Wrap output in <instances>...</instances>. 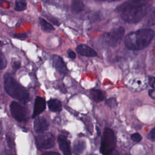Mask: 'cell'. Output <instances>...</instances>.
Instances as JSON below:
<instances>
[{
    "label": "cell",
    "instance_id": "6da1fadb",
    "mask_svg": "<svg viewBox=\"0 0 155 155\" xmlns=\"http://www.w3.org/2000/svg\"><path fill=\"white\" fill-rule=\"evenodd\" d=\"M147 0H127L117 6L115 11L126 22L134 24L141 21L148 12Z\"/></svg>",
    "mask_w": 155,
    "mask_h": 155
},
{
    "label": "cell",
    "instance_id": "7a4b0ae2",
    "mask_svg": "<svg viewBox=\"0 0 155 155\" xmlns=\"http://www.w3.org/2000/svg\"><path fill=\"white\" fill-rule=\"evenodd\" d=\"M154 31L150 28H142L128 34L125 38V45L131 50H140L147 47L152 41Z\"/></svg>",
    "mask_w": 155,
    "mask_h": 155
},
{
    "label": "cell",
    "instance_id": "3957f363",
    "mask_svg": "<svg viewBox=\"0 0 155 155\" xmlns=\"http://www.w3.org/2000/svg\"><path fill=\"white\" fill-rule=\"evenodd\" d=\"M4 88L11 97L18 100L22 104H26L29 100V94L27 90L21 85L9 73L4 76Z\"/></svg>",
    "mask_w": 155,
    "mask_h": 155
},
{
    "label": "cell",
    "instance_id": "277c9868",
    "mask_svg": "<svg viewBox=\"0 0 155 155\" xmlns=\"http://www.w3.org/2000/svg\"><path fill=\"white\" fill-rule=\"evenodd\" d=\"M116 138L113 131L110 128L104 130L100 151L104 155H107L115 150Z\"/></svg>",
    "mask_w": 155,
    "mask_h": 155
},
{
    "label": "cell",
    "instance_id": "5b68a950",
    "mask_svg": "<svg viewBox=\"0 0 155 155\" xmlns=\"http://www.w3.org/2000/svg\"><path fill=\"white\" fill-rule=\"evenodd\" d=\"M124 33L125 30L122 27L114 28L104 35V41L110 47H116L122 41Z\"/></svg>",
    "mask_w": 155,
    "mask_h": 155
},
{
    "label": "cell",
    "instance_id": "8992f818",
    "mask_svg": "<svg viewBox=\"0 0 155 155\" xmlns=\"http://www.w3.org/2000/svg\"><path fill=\"white\" fill-rule=\"evenodd\" d=\"M36 144L39 148H51L54 145V136L50 133H42L36 137Z\"/></svg>",
    "mask_w": 155,
    "mask_h": 155
},
{
    "label": "cell",
    "instance_id": "52a82bcc",
    "mask_svg": "<svg viewBox=\"0 0 155 155\" xmlns=\"http://www.w3.org/2000/svg\"><path fill=\"white\" fill-rule=\"evenodd\" d=\"M10 112L13 117L18 122H24L27 119L25 108L16 102H12L10 104Z\"/></svg>",
    "mask_w": 155,
    "mask_h": 155
},
{
    "label": "cell",
    "instance_id": "ba28073f",
    "mask_svg": "<svg viewBox=\"0 0 155 155\" xmlns=\"http://www.w3.org/2000/svg\"><path fill=\"white\" fill-rule=\"evenodd\" d=\"M52 64L56 70L61 74L65 75L68 73L67 67L61 57L54 55L52 57Z\"/></svg>",
    "mask_w": 155,
    "mask_h": 155
},
{
    "label": "cell",
    "instance_id": "9c48e42d",
    "mask_svg": "<svg viewBox=\"0 0 155 155\" xmlns=\"http://www.w3.org/2000/svg\"><path fill=\"white\" fill-rule=\"evenodd\" d=\"M49 124L47 119L43 117L36 118L33 123L35 131L38 133H42L46 131L48 128Z\"/></svg>",
    "mask_w": 155,
    "mask_h": 155
},
{
    "label": "cell",
    "instance_id": "30bf717a",
    "mask_svg": "<svg viewBox=\"0 0 155 155\" xmlns=\"http://www.w3.org/2000/svg\"><path fill=\"white\" fill-rule=\"evenodd\" d=\"M45 106L46 104L45 99L41 96L36 97L35 101L32 117L34 118L38 116L39 114H41L45 110Z\"/></svg>",
    "mask_w": 155,
    "mask_h": 155
},
{
    "label": "cell",
    "instance_id": "8fae6325",
    "mask_svg": "<svg viewBox=\"0 0 155 155\" xmlns=\"http://www.w3.org/2000/svg\"><path fill=\"white\" fill-rule=\"evenodd\" d=\"M76 51L79 54L87 57H95L97 53L91 47L85 44H80L76 48Z\"/></svg>",
    "mask_w": 155,
    "mask_h": 155
},
{
    "label": "cell",
    "instance_id": "7c38bea8",
    "mask_svg": "<svg viewBox=\"0 0 155 155\" xmlns=\"http://www.w3.org/2000/svg\"><path fill=\"white\" fill-rule=\"evenodd\" d=\"M58 142L59 148L64 155H71L68 143L64 136L59 135L58 137Z\"/></svg>",
    "mask_w": 155,
    "mask_h": 155
},
{
    "label": "cell",
    "instance_id": "4fadbf2b",
    "mask_svg": "<svg viewBox=\"0 0 155 155\" xmlns=\"http://www.w3.org/2000/svg\"><path fill=\"white\" fill-rule=\"evenodd\" d=\"M85 7V4L82 0H72L71 4V10L74 13L81 12Z\"/></svg>",
    "mask_w": 155,
    "mask_h": 155
},
{
    "label": "cell",
    "instance_id": "5bb4252c",
    "mask_svg": "<svg viewBox=\"0 0 155 155\" xmlns=\"http://www.w3.org/2000/svg\"><path fill=\"white\" fill-rule=\"evenodd\" d=\"M49 109L54 112H58L62 110V104L61 102L56 99H51L48 101Z\"/></svg>",
    "mask_w": 155,
    "mask_h": 155
},
{
    "label": "cell",
    "instance_id": "9a60e30c",
    "mask_svg": "<svg viewBox=\"0 0 155 155\" xmlns=\"http://www.w3.org/2000/svg\"><path fill=\"white\" fill-rule=\"evenodd\" d=\"M86 147L85 142L82 140H77L73 145V151L76 154H80L84 152Z\"/></svg>",
    "mask_w": 155,
    "mask_h": 155
},
{
    "label": "cell",
    "instance_id": "2e32d148",
    "mask_svg": "<svg viewBox=\"0 0 155 155\" xmlns=\"http://www.w3.org/2000/svg\"><path fill=\"white\" fill-rule=\"evenodd\" d=\"M90 93H91V97L96 102H101L104 99V94L102 92L99 90H96V89L91 90L90 91Z\"/></svg>",
    "mask_w": 155,
    "mask_h": 155
},
{
    "label": "cell",
    "instance_id": "e0dca14e",
    "mask_svg": "<svg viewBox=\"0 0 155 155\" xmlns=\"http://www.w3.org/2000/svg\"><path fill=\"white\" fill-rule=\"evenodd\" d=\"M39 24L42 28V29L46 31H50L54 30L53 26L48 22L45 19H44L42 18L39 19Z\"/></svg>",
    "mask_w": 155,
    "mask_h": 155
},
{
    "label": "cell",
    "instance_id": "ac0fdd59",
    "mask_svg": "<svg viewBox=\"0 0 155 155\" xmlns=\"http://www.w3.org/2000/svg\"><path fill=\"white\" fill-rule=\"evenodd\" d=\"M27 8L25 0H16L15 10L16 11H23Z\"/></svg>",
    "mask_w": 155,
    "mask_h": 155
},
{
    "label": "cell",
    "instance_id": "d6986e66",
    "mask_svg": "<svg viewBox=\"0 0 155 155\" xmlns=\"http://www.w3.org/2000/svg\"><path fill=\"white\" fill-rule=\"evenodd\" d=\"M7 65V60L5 56L0 51V70H2L5 68Z\"/></svg>",
    "mask_w": 155,
    "mask_h": 155
},
{
    "label": "cell",
    "instance_id": "ffe728a7",
    "mask_svg": "<svg viewBox=\"0 0 155 155\" xmlns=\"http://www.w3.org/2000/svg\"><path fill=\"white\" fill-rule=\"evenodd\" d=\"M106 104L108 107L112 108V107H114L116 105L117 102H116V100L114 98L111 97V98H109L107 100Z\"/></svg>",
    "mask_w": 155,
    "mask_h": 155
},
{
    "label": "cell",
    "instance_id": "44dd1931",
    "mask_svg": "<svg viewBox=\"0 0 155 155\" xmlns=\"http://www.w3.org/2000/svg\"><path fill=\"white\" fill-rule=\"evenodd\" d=\"M131 139L135 142H139L142 140V136L139 133H135L131 135Z\"/></svg>",
    "mask_w": 155,
    "mask_h": 155
},
{
    "label": "cell",
    "instance_id": "7402d4cb",
    "mask_svg": "<svg viewBox=\"0 0 155 155\" xmlns=\"http://www.w3.org/2000/svg\"><path fill=\"white\" fill-rule=\"evenodd\" d=\"M147 137L150 140L154 142V140H155V128H152V130L148 134Z\"/></svg>",
    "mask_w": 155,
    "mask_h": 155
},
{
    "label": "cell",
    "instance_id": "603a6c76",
    "mask_svg": "<svg viewBox=\"0 0 155 155\" xmlns=\"http://www.w3.org/2000/svg\"><path fill=\"white\" fill-rule=\"evenodd\" d=\"M27 35L25 33H16L14 35V37L18 39H24L25 38H27Z\"/></svg>",
    "mask_w": 155,
    "mask_h": 155
},
{
    "label": "cell",
    "instance_id": "cb8c5ba5",
    "mask_svg": "<svg viewBox=\"0 0 155 155\" xmlns=\"http://www.w3.org/2000/svg\"><path fill=\"white\" fill-rule=\"evenodd\" d=\"M20 62H18V61H15V62H14L13 63V64H12V67H13V70L15 71H16V70H18L19 68V67H20Z\"/></svg>",
    "mask_w": 155,
    "mask_h": 155
},
{
    "label": "cell",
    "instance_id": "d4e9b609",
    "mask_svg": "<svg viewBox=\"0 0 155 155\" xmlns=\"http://www.w3.org/2000/svg\"><path fill=\"white\" fill-rule=\"evenodd\" d=\"M67 54L69 56V58H70L71 59H75L76 58V54L74 53V52L73 51H72L71 49H68L67 50Z\"/></svg>",
    "mask_w": 155,
    "mask_h": 155
},
{
    "label": "cell",
    "instance_id": "484cf974",
    "mask_svg": "<svg viewBox=\"0 0 155 155\" xmlns=\"http://www.w3.org/2000/svg\"><path fill=\"white\" fill-rule=\"evenodd\" d=\"M148 82L150 87H151L152 88H154V76L149 77Z\"/></svg>",
    "mask_w": 155,
    "mask_h": 155
},
{
    "label": "cell",
    "instance_id": "4316f807",
    "mask_svg": "<svg viewBox=\"0 0 155 155\" xmlns=\"http://www.w3.org/2000/svg\"><path fill=\"white\" fill-rule=\"evenodd\" d=\"M6 139H7V144H8V146L10 148H12V147H13V141H12V139H11V138H10L9 136H7V138H6Z\"/></svg>",
    "mask_w": 155,
    "mask_h": 155
},
{
    "label": "cell",
    "instance_id": "83f0119b",
    "mask_svg": "<svg viewBox=\"0 0 155 155\" xmlns=\"http://www.w3.org/2000/svg\"><path fill=\"white\" fill-rule=\"evenodd\" d=\"M148 94L150 96V97H151L153 99H154L155 98V91H154V89L153 88L151 90H150L148 91Z\"/></svg>",
    "mask_w": 155,
    "mask_h": 155
},
{
    "label": "cell",
    "instance_id": "f1b7e54d",
    "mask_svg": "<svg viewBox=\"0 0 155 155\" xmlns=\"http://www.w3.org/2000/svg\"><path fill=\"white\" fill-rule=\"evenodd\" d=\"M42 155H60L56 152H45L42 154Z\"/></svg>",
    "mask_w": 155,
    "mask_h": 155
},
{
    "label": "cell",
    "instance_id": "f546056e",
    "mask_svg": "<svg viewBox=\"0 0 155 155\" xmlns=\"http://www.w3.org/2000/svg\"><path fill=\"white\" fill-rule=\"evenodd\" d=\"M50 21H51L55 25H59L60 24L59 21L57 19H54V18H51V19H50Z\"/></svg>",
    "mask_w": 155,
    "mask_h": 155
},
{
    "label": "cell",
    "instance_id": "4dcf8cb0",
    "mask_svg": "<svg viewBox=\"0 0 155 155\" xmlns=\"http://www.w3.org/2000/svg\"><path fill=\"white\" fill-rule=\"evenodd\" d=\"M107 155H120L119 153L115 150H114L113 151H111L110 153H109Z\"/></svg>",
    "mask_w": 155,
    "mask_h": 155
},
{
    "label": "cell",
    "instance_id": "1f68e13d",
    "mask_svg": "<svg viewBox=\"0 0 155 155\" xmlns=\"http://www.w3.org/2000/svg\"><path fill=\"white\" fill-rule=\"evenodd\" d=\"M101 1H107L108 2H116V1H119L120 0H101Z\"/></svg>",
    "mask_w": 155,
    "mask_h": 155
},
{
    "label": "cell",
    "instance_id": "d6a6232c",
    "mask_svg": "<svg viewBox=\"0 0 155 155\" xmlns=\"http://www.w3.org/2000/svg\"><path fill=\"white\" fill-rule=\"evenodd\" d=\"M2 155H8V153L7 152H4Z\"/></svg>",
    "mask_w": 155,
    "mask_h": 155
},
{
    "label": "cell",
    "instance_id": "836d02e7",
    "mask_svg": "<svg viewBox=\"0 0 155 155\" xmlns=\"http://www.w3.org/2000/svg\"><path fill=\"white\" fill-rule=\"evenodd\" d=\"M4 0H0V4H1V2H2Z\"/></svg>",
    "mask_w": 155,
    "mask_h": 155
},
{
    "label": "cell",
    "instance_id": "e575fe53",
    "mask_svg": "<svg viewBox=\"0 0 155 155\" xmlns=\"http://www.w3.org/2000/svg\"><path fill=\"white\" fill-rule=\"evenodd\" d=\"M89 155H96L95 154H89Z\"/></svg>",
    "mask_w": 155,
    "mask_h": 155
},
{
    "label": "cell",
    "instance_id": "d590c367",
    "mask_svg": "<svg viewBox=\"0 0 155 155\" xmlns=\"http://www.w3.org/2000/svg\"><path fill=\"white\" fill-rule=\"evenodd\" d=\"M126 155H130V154H126Z\"/></svg>",
    "mask_w": 155,
    "mask_h": 155
}]
</instances>
